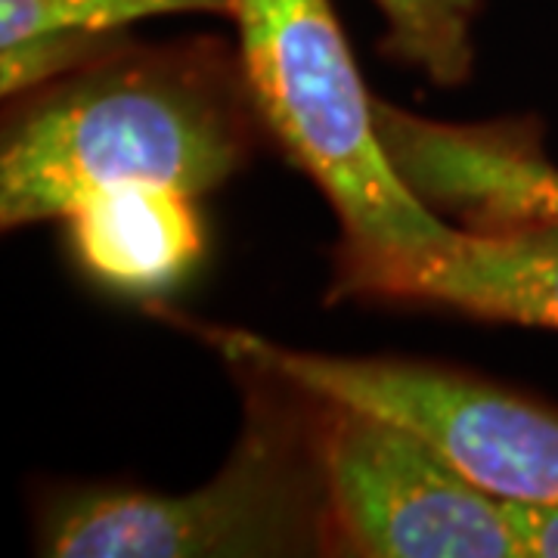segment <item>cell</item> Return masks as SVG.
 <instances>
[{"mask_svg": "<svg viewBox=\"0 0 558 558\" xmlns=\"http://www.w3.org/2000/svg\"><path fill=\"white\" fill-rule=\"evenodd\" d=\"M0 140V223L65 220L116 186L205 196L240 174L264 128L240 50L220 38L121 40L62 78L10 97Z\"/></svg>", "mask_w": 558, "mask_h": 558, "instance_id": "6da1fadb", "label": "cell"}, {"mask_svg": "<svg viewBox=\"0 0 558 558\" xmlns=\"http://www.w3.org/2000/svg\"><path fill=\"white\" fill-rule=\"evenodd\" d=\"M240 62L267 143L317 183L339 220L329 301H363L388 270L459 236L400 180L373 94L329 0H233Z\"/></svg>", "mask_w": 558, "mask_h": 558, "instance_id": "7a4b0ae2", "label": "cell"}, {"mask_svg": "<svg viewBox=\"0 0 558 558\" xmlns=\"http://www.w3.org/2000/svg\"><path fill=\"white\" fill-rule=\"evenodd\" d=\"M223 360L242 391V432L218 475L190 494L65 490L40 509V556H329L319 395L260 360Z\"/></svg>", "mask_w": 558, "mask_h": 558, "instance_id": "3957f363", "label": "cell"}, {"mask_svg": "<svg viewBox=\"0 0 558 558\" xmlns=\"http://www.w3.org/2000/svg\"><path fill=\"white\" fill-rule=\"evenodd\" d=\"M205 341L218 357L260 360L326 398L373 410L413 428L472 484L502 502L558 506V407L478 373L403 357H339L211 326L153 307Z\"/></svg>", "mask_w": 558, "mask_h": 558, "instance_id": "277c9868", "label": "cell"}, {"mask_svg": "<svg viewBox=\"0 0 558 558\" xmlns=\"http://www.w3.org/2000/svg\"><path fill=\"white\" fill-rule=\"evenodd\" d=\"M319 444L329 556H521L502 499L472 484L413 428L319 395Z\"/></svg>", "mask_w": 558, "mask_h": 558, "instance_id": "5b68a950", "label": "cell"}, {"mask_svg": "<svg viewBox=\"0 0 558 558\" xmlns=\"http://www.w3.org/2000/svg\"><path fill=\"white\" fill-rule=\"evenodd\" d=\"M381 146L400 180L444 220L499 233L558 220V168L537 121L450 124L373 100Z\"/></svg>", "mask_w": 558, "mask_h": 558, "instance_id": "8992f818", "label": "cell"}, {"mask_svg": "<svg viewBox=\"0 0 558 558\" xmlns=\"http://www.w3.org/2000/svg\"><path fill=\"white\" fill-rule=\"evenodd\" d=\"M363 301H400L484 323L558 329V220L469 233L379 277Z\"/></svg>", "mask_w": 558, "mask_h": 558, "instance_id": "52a82bcc", "label": "cell"}, {"mask_svg": "<svg viewBox=\"0 0 558 558\" xmlns=\"http://www.w3.org/2000/svg\"><path fill=\"white\" fill-rule=\"evenodd\" d=\"M65 227L90 277L143 295L183 277L205 245L196 196L153 183L106 190L78 205Z\"/></svg>", "mask_w": 558, "mask_h": 558, "instance_id": "ba28073f", "label": "cell"}, {"mask_svg": "<svg viewBox=\"0 0 558 558\" xmlns=\"http://www.w3.org/2000/svg\"><path fill=\"white\" fill-rule=\"evenodd\" d=\"M376 7L385 20L381 53L440 87L472 75V25L481 0H376Z\"/></svg>", "mask_w": 558, "mask_h": 558, "instance_id": "9c48e42d", "label": "cell"}, {"mask_svg": "<svg viewBox=\"0 0 558 558\" xmlns=\"http://www.w3.org/2000/svg\"><path fill=\"white\" fill-rule=\"evenodd\" d=\"M161 13L233 16V0H0V47L47 32H121Z\"/></svg>", "mask_w": 558, "mask_h": 558, "instance_id": "30bf717a", "label": "cell"}, {"mask_svg": "<svg viewBox=\"0 0 558 558\" xmlns=\"http://www.w3.org/2000/svg\"><path fill=\"white\" fill-rule=\"evenodd\" d=\"M121 32H47L35 38L0 47V94L3 100L20 97L32 87L62 78L87 62L116 50Z\"/></svg>", "mask_w": 558, "mask_h": 558, "instance_id": "8fae6325", "label": "cell"}, {"mask_svg": "<svg viewBox=\"0 0 558 558\" xmlns=\"http://www.w3.org/2000/svg\"><path fill=\"white\" fill-rule=\"evenodd\" d=\"M515 531L521 556L558 558V506L549 502H502Z\"/></svg>", "mask_w": 558, "mask_h": 558, "instance_id": "7c38bea8", "label": "cell"}]
</instances>
